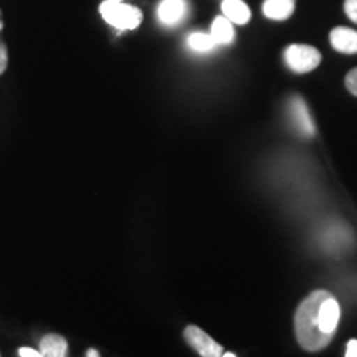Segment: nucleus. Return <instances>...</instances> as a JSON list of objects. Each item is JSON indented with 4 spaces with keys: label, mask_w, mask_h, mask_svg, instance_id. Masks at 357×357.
Returning <instances> with one entry per match:
<instances>
[{
    "label": "nucleus",
    "mask_w": 357,
    "mask_h": 357,
    "mask_svg": "<svg viewBox=\"0 0 357 357\" xmlns=\"http://www.w3.org/2000/svg\"><path fill=\"white\" fill-rule=\"evenodd\" d=\"M341 307L331 293L318 289L306 296L294 314V333L303 349L316 352L333 341Z\"/></svg>",
    "instance_id": "nucleus-1"
},
{
    "label": "nucleus",
    "mask_w": 357,
    "mask_h": 357,
    "mask_svg": "<svg viewBox=\"0 0 357 357\" xmlns=\"http://www.w3.org/2000/svg\"><path fill=\"white\" fill-rule=\"evenodd\" d=\"M102 19L118 30H134L141 25L142 12L137 7L128 6L123 2L106 0L100 6Z\"/></svg>",
    "instance_id": "nucleus-2"
},
{
    "label": "nucleus",
    "mask_w": 357,
    "mask_h": 357,
    "mask_svg": "<svg viewBox=\"0 0 357 357\" xmlns=\"http://www.w3.org/2000/svg\"><path fill=\"white\" fill-rule=\"evenodd\" d=\"M284 61L294 73H310L321 63V53L311 45L294 43L284 50Z\"/></svg>",
    "instance_id": "nucleus-3"
},
{
    "label": "nucleus",
    "mask_w": 357,
    "mask_h": 357,
    "mask_svg": "<svg viewBox=\"0 0 357 357\" xmlns=\"http://www.w3.org/2000/svg\"><path fill=\"white\" fill-rule=\"evenodd\" d=\"M288 114L291 119L293 128L303 137H312L316 134V126L307 109L306 101L301 96H293L288 101Z\"/></svg>",
    "instance_id": "nucleus-4"
},
{
    "label": "nucleus",
    "mask_w": 357,
    "mask_h": 357,
    "mask_svg": "<svg viewBox=\"0 0 357 357\" xmlns=\"http://www.w3.org/2000/svg\"><path fill=\"white\" fill-rule=\"evenodd\" d=\"M185 341L189 342V346L202 357H220L223 354V347L218 342L208 336L207 333L197 328V326L190 324L187 326L184 331Z\"/></svg>",
    "instance_id": "nucleus-5"
},
{
    "label": "nucleus",
    "mask_w": 357,
    "mask_h": 357,
    "mask_svg": "<svg viewBox=\"0 0 357 357\" xmlns=\"http://www.w3.org/2000/svg\"><path fill=\"white\" fill-rule=\"evenodd\" d=\"M189 12L187 0H160L158 7V19L162 25L176 26L181 24Z\"/></svg>",
    "instance_id": "nucleus-6"
},
{
    "label": "nucleus",
    "mask_w": 357,
    "mask_h": 357,
    "mask_svg": "<svg viewBox=\"0 0 357 357\" xmlns=\"http://www.w3.org/2000/svg\"><path fill=\"white\" fill-rule=\"evenodd\" d=\"M329 42L333 48L344 55H356L357 53V30L347 29V26H337L329 33Z\"/></svg>",
    "instance_id": "nucleus-7"
},
{
    "label": "nucleus",
    "mask_w": 357,
    "mask_h": 357,
    "mask_svg": "<svg viewBox=\"0 0 357 357\" xmlns=\"http://www.w3.org/2000/svg\"><path fill=\"white\" fill-rule=\"evenodd\" d=\"M222 12L234 25H245L252 19V12L243 0H223Z\"/></svg>",
    "instance_id": "nucleus-8"
},
{
    "label": "nucleus",
    "mask_w": 357,
    "mask_h": 357,
    "mask_svg": "<svg viewBox=\"0 0 357 357\" xmlns=\"http://www.w3.org/2000/svg\"><path fill=\"white\" fill-rule=\"evenodd\" d=\"M294 3L296 0H265L261 8L266 19L283 22L293 15Z\"/></svg>",
    "instance_id": "nucleus-9"
},
{
    "label": "nucleus",
    "mask_w": 357,
    "mask_h": 357,
    "mask_svg": "<svg viewBox=\"0 0 357 357\" xmlns=\"http://www.w3.org/2000/svg\"><path fill=\"white\" fill-rule=\"evenodd\" d=\"M40 352L43 357H66L68 356V342L60 334H47L40 341Z\"/></svg>",
    "instance_id": "nucleus-10"
},
{
    "label": "nucleus",
    "mask_w": 357,
    "mask_h": 357,
    "mask_svg": "<svg viewBox=\"0 0 357 357\" xmlns=\"http://www.w3.org/2000/svg\"><path fill=\"white\" fill-rule=\"evenodd\" d=\"M211 35L217 45H230L235 40L234 24L225 15L217 17L211 26Z\"/></svg>",
    "instance_id": "nucleus-11"
},
{
    "label": "nucleus",
    "mask_w": 357,
    "mask_h": 357,
    "mask_svg": "<svg viewBox=\"0 0 357 357\" xmlns=\"http://www.w3.org/2000/svg\"><path fill=\"white\" fill-rule=\"evenodd\" d=\"M187 47L195 53H208L217 47V43L211 33L194 32L187 37Z\"/></svg>",
    "instance_id": "nucleus-12"
},
{
    "label": "nucleus",
    "mask_w": 357,
    "mask_h": 357,
    "mask_svg": "<svg viewBox=\"0 0 357 357\" xmlns=\"http://www.w3.org/2000/svg\"><path fill=\"white\" fill-rule=\"evenodd\" d=\"M2 30H3V22H2V12H0V75L6 71L7 63H8V52H7V45L2 38Z\"/></svg>",
    "instance_id": "nucleus-13"
},
{
    "label": "nucleus",
    "mask_w": 357,
    "mask_h": 357,
    "mask_svg": "<svg viewBox=\"0 0 357 357\" xmlns=\"http://www.w3.org/2000/svg\"><path fill=\"white\" fill-rule=\"evenodd\" d=\"M346 88L349 89L351 95L357 96V68L351 70L346 77Z\"/></svg>",
    "instance_id": "nucleus-14"
},
{
    "label": "nucleus",
    "mask_w": 357,
    "mask_h": 357,
    "mask_svg": "<svg viewBox=\"0 0 357 357\" xmlns=\"http://www.w3.org/2000/svg\"><path fill=\"white\" fill-rule=\"evenodd\" d=\"M344 12H346V15L349 17V20L357 24V0H346Z\"/></svg>",
    "instance_id": "nucleus-15"
},
{
    "label": "nucleus",
    "mask_w": 357,
    "mask_h": 357,
    "mask_svg": "<svg viewBox=\"0 0 357 357\" xmlns=\"http://www.w3.org/2000/svg\"><path fill=\"white\" fill-rule=\"evenodd\" d=\"M19 356L20 357H43L42 352L35 351V349H32V347H20Z\"/></svg>",
    "instance_id": "nucleus-16"
},
{
    "label": "nucleus",
    "mask_w": 357,
    "mask_h": 357,
    "mask_svg": "<svg viewBox=\"0 0 357 357\" xmlns=\"http://www.w3.org/2000/svg\"><path fill=\"white\" fill-rule=\"evenodd\" d=\"M346 357H357V339H351L346 346Z\"/></svg>",
    "instance_id": "nucleus-17"
},
{
    "label": "nucleus",
    "mask_w": 357,
    "mask_h": 357,
    "mask_svg": "<svg viewBox=\"0 0 357 357\" xmlns=\"http://www.w3.org/2000/svg\"><path fill=\"white\" fill-rule=\"evenodd\" d=\"M86 356H88V357H98L100 354H98V352H96L95 349H89V351L86 352Z\"/></svg>",
    "instance_id": "nucleus-18"
},
{
    "label": "nucleus",
    "mask_w": 357,
    "mask_h": 357,
    "mask_svg": "<svg viewBox=\"0 0 357 357\" xmlns=\"http://www.w3.org/2000/svg\"><path fill=\"white\" fill-rule=\"evenodd\" d=\"M222 356H223V357H235L234 352H223Z\"/></svg>",
    "instance_id": "nucleus-19"
},
{
    "label": "nucleus",
    "mask_w": 357,
    "mask_h": 357,
    "mask_svg": "<svg viewBox=\"0 0 357 357\" xmlns=\"http://www.w3.org/2000/svg\"><path fill=\"white\" fill-rule=\"evenodd\" d=\"M111 2H123V0H111Z\"/></svg>",
    "instance_id": "nucleus-20"
}]
</instances>
